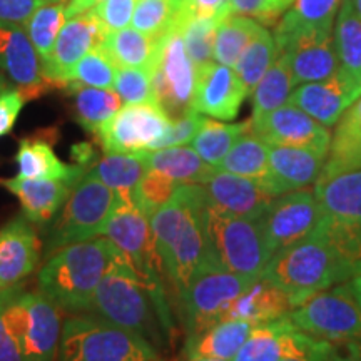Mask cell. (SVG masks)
Instances as JSON below:
<instances>
[{
  "label": "cell",
  "mask_w": 361,
  "mask_h": 361,
  "mask_svg": "<svg viewBox=\"0 0 361 361\" xmlns=\"http://www.w3.org/2000/svg\"><path fill=\"white\" fill-rule=\"evenodd\" d=\"M255 326L256 324L243 319H224L202 333L186 336L184 360L211 358L233 361Z\"/></svg>",
  "instance_id": "f1b7e54d"
},
{
  "label": "cell",
  "mask_w": 361,
  "mask_h": 361,
  "mask_svg": "<svg viewBox=\"0 0 361 361\" xmlns=\"http://www.w3.org/2000/svg\"><path fill=\"white\" fill-rule=\"evenodd\" d=\"M99 2H102V0H69V4L66 6V19L78 16L80 12L90 11Z\"/></svg>",
  "instance_id": "680465c9"
},
{
  "label": "cell",
  "mask_w": 361,
  "mask_h": 361,
  "mask_svg": "<svg viewBox=\"0 0 361 361\" xmlns=\"http://www.w3.org/2000/svg\"><path fill=\"white\" fill-rule=\"evenodd\" d=\"M261 278L281 288L293 310L316 293L351 279L335 251L316 233L271 256Z\"/></svg>",
  "instance_id": "277c9868"
},
{
  "label": "cell",
  "mask_w": 361,
  "mask_h": 361,
  "mask_svg": "<svg viewBox=\"0 0 361 361\" xmlns=\"http://www.w3.org/2000/svg\"><path fill=\"white\" fill-rule=\"evenodd\" d=\"M56 361H162V356L137 333L94 313H78L62 323Z\"/></svg>",
  "instance_id": "8992f818"
},
{
  "label": "cell",
  "mask_w": 361,
  "mask_h": 361,
  "mask_svg": "<svg viewBox=\"0 0 361 361\" xmlns=\"http://www.w3.org/2000/svg\"><path fill=\"white\" fill-rule=\"evenodd\" d=\"M152 92L171 119L191 111L196 85V66L188 56L180 32V22L157 40V51L151 67Z\"/></svg>",
  "instance_id": "7c38bea8"
},
{
  "label": "cell",
  "mask_w": 361,
  "mask_h": 361,
  "mask_svg": "<svg viewBox=\"0 0 361 361\" xmlns=\"http://www.w3.org/2000/svg\"><path fill=\"white\" fill-rule=\"evenodd\" d=\"M341 0H295L274 29V40L298 34L333 32Z\"/></svg>",
  "instance_id": "4dcf8cb0"
},
{
  "label": "cell",
  "mask_w": 361,
  "mask_h": 361,
  "mask_svg": "<svg viewBox=\"0 0 361 361\" xmlns=\"http://www.w3.org/2000/svg\"><path fill=\"white\" fill-rule=\"evenodd\" d=\"M40 261V239L24 214L0 229V291L20 284Z\"/></svg>",
  "instance_id": "d4e9b609"
},
{
  "label": "cell",
  "mask_w": 361,
  "mask_h": 361,
  "mask_svg": "<svg viewBox=\"0 0 361 361\" xmlns=\"http://www.w3.org/2000/svg\"><path fill=\"white\" fill-rule=\"evenodd\" d=\"M207 204L247 219H259L276 196L263 180L216 169L201 184Z\"/></svg>",
  "instance_id": "44dd1931"
},
{
  "label": "cell",
  "mask_w": 361,
  "mask_h": 361,
  "mask_svg": "<svg viewBox=\"0 0 361 361\" xmlns=\"http://www.w3.org/2000/svg\"><path fill=\"white\" fill-rule=\"evenodd\" d=\"M247 94L246 85L233 67L213 61L196 69L191 109L213 119L233 121Z\"/></svg>",
  "instance_id": "ffe728a7"
},
{
  "label": "cell",
  "mask_w": 361,
  "mask_h": 361,
  "mask_svg": "<svg viewBox=\"0 0 361 361\" xmlns=\"http://www.w3.org/2000/svg\"><path fill=\"white\" fill-rule=\"evenodd\" d=\"M204 116L200 114L196 111H188L186 114L176 117L171 121V126L162 137L154 144L152 151L162 147H174V146H188L189 142H192L194 135L197 134V130L201 129Z\"/></svg>",
  "instance_id": "c3c4849f"
},
{
  "label": "cell",
  "mask_w": 361,
  "mask_h": 361,
  "mask_svg": "<svg viewBox=\"0 0 361 361\" xmlns=\"http://www.w3.org/2000/svg\"><path fill=\"white\" fill-rule=\"evenodd\" d=\"M206 202L201 184H180L174 196L149 218L162 271L178 293L211 255L202 223Z\"/></svg>",
  "instance_id": "7a4b0ae2"
},
{
  "label": "cell",
  "mask_w": 361,
  "mask_h": 361,
  "mask_svg": "<svg viewBox=\"0 0 361 361\" xmlns=\"http://www.w3.org/2000/svg\"><path fill=\"white\" fill-rule=\"evenodd\" d=\"M146 171V152H106V156L97 159L85 176L101 180L117 194H133Z\"/></svg>",
  "instance_id": "d6a6232c"
},
{
  "label": "cell",
  "mask_w": 361,
  "mask_h": 361,
  "mask_svg": "<svg viewBox=\"0 0 361 361\" xmlns=\"http://www.w3.org/2000/svg\"><path fill=\"white\" fill-rule=\"evenodd\" d=\"M328 154L301 147L269 146V169L264 184L273 196L298 191L314 184Z\"/></svg>",
  "instance_id": "484cf974"
},
{
  "label": "cell",
  "mask_w": 361,
  "mask_h": 361,
  "mask_svg": "<svg viewBox=\"0 0 361 361\" xmlns=\"http://www.w3.org/2000/svg\"><path fill=\"white\" fill-rule=\"evenodd\" d=\"M207 246L226 269L258 281L271 259L258 219L228 213L206 202L202 213Z\"/></svg>",
  "instance_id": "ba28073f"
},
{
  "label": "cell",
  "mask_w": 361,
  "mask_h": 361,
  "mask_svg": "<svg viewBox=\"0 0 361 361\" xmlns=\"http://www.w3.org/2000/svg\"><path fill=\"white\" fill-rule=\"evenodd\" d=\"M66 22V4H44L34 12V16L27 20V34L32 40L35 51H37L42 67L47 64L52 56V49L56 45L57 35L61 32Z\"/></svg>",
  "instance_id": "b9f144b4"
},
{
  "label": "cell",
  "mask_w": 361,
  "mask_h": 361,
  "mask_svg": "<svg viewBox=\"0 0 361 361\" xmlns=\"http://www.w3.org/2000/svg\"><path fill=\"white\" fill-rule=\"evenodd\" d=\"M351 6H353V8L356 11V13L361 17V0H350Z\"/></svg>",
  "instance_id": "03108f58"
},
{
  "label": "cell",
  "mask_w": 361,
  "mask_h": 361,
  "mask_svg": "<svg viewBox=\"0 0 361 361\" xmlns=\"http://www.w3.org/2000/svg\"><path fill=\"white\" fill-rule=\"evenodd\" d=\"M102 234L111 239L142 274L152 279H161L162 266L151 223L147 216L135 206L133 194H117L116 206Z\"/></svg>",
  "instance_id": "9a60e30c"
},
{
  "label": "cell",
  "mask_w": 361,
  "mask_h": 361,
  "mask_svg": "<svg viewBox=\"0 0 361 361\" xmlns=\"http://www.w3.org/2000/svg\"><path fill=\"white\" fill-rule=\"evenodd\" d=\"M171 117L156 101L126 104L96 133L106 152L135 154L152 151L154 144L168 133Z\"/></svg>",
  "instance_id": "4fadbf2b"
},
{
  "label": "cell",
  "mask_w": 361,
  "mask_h": 361,
  "mask_svg": "<svg viewBox=\"0 0 361 361\" xmlns=\"http://www.w3.org/2000/svg\"><path fill=\"white\" fill-rule=\"evenodd\" d=\"M252 283H256L255 279L226 269L211 252L188 286L178 293L188 336L223 322L228 306Z\"/></svg>",
  "instance_id": "9c48e42d"
},
{
  "label": "cell",
  "mask_w": 361,
  "mask_h": 361,
  "mask_svg": "<svg viewBox=\"0 0 361 361\" xmlns=\"http://www.w3.org/2000/svg\"><path fill=\"white\" fill-rule=\"evenodd\" d=\"M314 341L316 338L296 328L286 314L273 322L256 324L233 361H284L303 353Z\"/></svg>",
  "instance_id": "603a6c76"
},
{
  "label": "cell",
  "mask_w": 361,
  "mask_h": 361,
  "mask_svg": "<svg viewBox=\"0 0 361 361\" xmlns=\"http://www.w3.org/2000/svg\"><path fill=\"white\" fill-rule=\"evenodd\" d=\"M261 29L259 22L245 16H228L219 22L214 40V61L234 67L241 54Z\"/></svg>",
  "instance_id": "f35d334b"
},
{
  "label": "cell",
  "mask_w": 361,
  "mask_h": 361,
  "mask_svg": "<svg viewBox=\"0 0 361 361\" xmlns=\"http://www.w3.org/2000/svg\"><path fill=\"white\" fill-rule=\"evenodd\" d=\"M218 169L264 183L269 169V144L252 133V129L246 130L229 149Z\"/></svg>",
  "instance_id": "8d00e7d4"
},
{
  "label": "cell",
  "mask_w": 361,
  "mask_h": 361,
  "mask_svg": "<svg viewBox=\"0 0 361 361\" xmlns=\"http://www.w3.org/2000/svg\"><path fill=\"white\" fill-rule=\"evenodd\" d=\"M219 22L216 19L180 20L184 45L196 69L214 61V40Z\"/></svg>",
  "instance_id": "f6af8a7d"
},
{
  "label": "cell",
  "mask_w": 361,
  "mask_h": 361,
  "mask_svg": "<svg viewBox=\"0 0 361 361\" xmlns=\"http://www.w3.org/2000/svg\"><path fill=\"white\" fill-rule=\"evenodd\" d=\"M0 314L19 341L25 361L57 360L62 318L47 296L16 284L0 291Z\"/></svg>",
  "instance_id": "52a82bcc"
},
{
  "label": "cell",
  "mask_w": 361,
  "mask_h": 361,
  "mask_svg": "<svg viewBox=\"0 0 361 361\" xmlns=\"http://www.w3.org/2000/svg\"><path fill=\"white\" fill-rule=\"evenodd\" d=\"M346 351L351 355L355 361H361V341L346 343Z\"/></svg>",
  "instance_id": "91938a15"
},
{
  "label": "cell",
  "mask_w": 361,
  "mask_h": 361,
  "mask_svg": "<svg viewBox=\"0 0 361 361\" xmlns=\"http://www.w3.org/2000/svg\"><path fill=\"white\" fill-rule=\"evenodd\" d=\"M251 129V121L238 124L219 123V121L204 117L201 129L192 139V149L201 156V159L218 169L221 161L228 154L234 142L241 137L246 130Z\"/></svg>",
  "instance_id": "74e56055"
},
{
  "label": "cell",
  "mask_w": 361,
  "mask_h": 361,
  "mask_svg": "<svg viewBox=\"0 0 361 361\" xmlns=\"http://www.w3.org/2000/svg\"><path fill=\"white\" fill-rule=\"evenodd\" d=\"M116 200V191L101 180L84 176L49 229L44 243L45 259L62 247L90 241L102 234Z\"/></svg>",
  "instance_id": "30bf717a"
},
{
  "label": "cell",
  "mask_w": 361,
  "mask_h": 361,
  "mask_svg": "<svg viewBox=\"0 0 361 361\" xmlns=\"http://www.w3.org/2000/svg\"><path fill=\"white\" fill-rule=\"evenodd\" d=\"M293 2H295V0H273V6L283 16L284 11H288V8L293 6Z\"/></svg>",
  "instance_id": "6125c7cd"
},
{
  "label": "cell",
  "mask_w": 361,
  "mask_h": 361,
  "mask_svg": "<svg viewBox=\"0 0 361 361\" xmlns=\"http://www.w3.org/2000/svg\"><path fill=\"white\" fill-rule=\"evenodd\" d=\"M171 2V6H173L176 11H178L179 13L183 12V7H184V2H186V0H169Z\"/></svg>",
  "instance_id": "e7e4bbea"
},
{
  "label": "cell",
  "mask_w": 361,
  "mask_h": 361,
  "mask_svg": "<svg viewBox=\"0 0 361 361\" xmlns=\"http://www.w3.org/2000/svg\"><path fill=\"white\" fill-rule=\"evenodd\" d=\"M72 159L75 161V164L82 166V168L90 169L96 164V151H94L92 144L89 142H80L72 146Z\"/></svg>",
  "instance_id": "6f0895ef"
},
{
  "label": "cell",
  "mask_w": 361,
  "mask_h": 361,
  "mask_svg": "<svg viewBox=\"0 0 361 361\" xmlns=\"http://www.w3.org/2000/svg\"><path fill=\"white\" fill-rule=\"evenodd\" d=\"M146 164L147 169L159 171L180 184H202L216 171L189 146L146 151Z\"/></svg>",
  "instance_id": "1f68e13d"
},
{
  "label": "cell",
  "mask_w": 361,
  "mask_h": 361,
  "mask_svg": "<svg viewBox=\"0 0 361 361\" xmlns=\"http://www.w3.org/2000/svg\"><path fill=\"white\" fill-rule=\"evenodd\" d=\"M291 311L290 296L281 288L261 278L228 306L224 319H243L252 324H261L290 314Z\"/></svg>",
  "instance_id": "4316f807"
},
{
  "label": "cell",
  "mask_w": 361,
  "mask_h": 361,
  "mask_svg": "<svg viewBox=\"0 0 361 361\" xmlns=\"http://www.w3.org/2000/svg\"><path fill=\"white\" fill-rule=\"evenodd\" d=\"M25 104V97L17 87L8 85L6 78L0 80V137L7 135L16 126L22 107Z\"/></svg>",
  "instance_id": "f907efd6"
},
{
  "label": "cell",
  "mask_w": 361,
  "mask_h": 361,
  "mask_svg": "<svg viewBox=\"0 0 361 361\" xmlns=\"http://www.w3.org/2000/svg\"><path fill=\"white\" fill-rule=\"evenodd\" d=\"M333 350H335V346L329 341L316 340L303 353L290 356V358H286L284 361H329Z\"/></svg>",
  "instance_id": "9f6ffc18"
},
{
  "label": "cell",
  "mask_w": 361,
  "mask_h": 361,
  "mask_svg": "<svg viewBox=\"0 0 361 361\" xmlns=\"http://www.w3.org/2000/svg\"><path fill=\"white\" fill-rule=\"evenodd\" d=\"M0 71L16 84L25 101L56 87L44 75L42 61L20 24L0 20Z\"/></svg>",
  "instance_id": "e0dca14e"
},
{
  "label": "cell",
  "mask_w": 361,
  "mask_h": 361,
  "mask_svg": "<svg viewBox=\"0 0 361 361\" xmlns=\"http://www.w3.org/2000/svg\"><path fill=\"white\" fill-rule=\"evenodd\" d=\"M184 361H224V360H211V358H197V360H184Z\"/></svg>",
  "instance_id": "003e7915"
},
{
  "label": "cell",
  "mask_w": 361,
  "mask_h": 361,
  "mask_svg": "<svg viewBox=\"0 0 361 361\" xmlns=\"http://www.w3.org/2000/svg\"><path fill=\"white\" fill-rule=\"evenodd\" d=\"M329 361H355L353 358H351V355L346 351V353H341V351H338L336 348L333 350L331 353V358H329Z\"/></svg>",
  "instance_id": "be15d7a7"
},
{
  "label": "cell",
  "mask_w": 361,
  "mask_h": 361,
  "mask_svg": "<svg viewBox=\"0 0 361 361\" xmlns=\"http://www.w3.org/2000/svg\"><path fill=\"white\" fill-rule=\"evenodd\" d=\"M180 22V13L169 0H139L130 24L135 30L159 39Z\"/></svg>",
  "instance_id": "7bdbcfd3"
},
{
  "label": "cell",
  "mask_w": 361,
  "mask_h": 361,
  "mask_svg": "<svg viewBox=\"0 0 361 361\" xmlns=\"http://www.w3.org/2000/svg\"><path fill=\"white\" fill-rule=\"evenodd\" d=\"M180 183L159 171L147 169L142 179L133 191V200L135 206L142 211L147 218H151L157 209L168 202L174 196Z\"/></svg>",
  "instance_id": "bcb514c9"
},
{
  "label": "cell",
  "mask_w": 361,
  "mask_h": 361,
  "mask_svg": "<svg viewBox=\"0 0 361 361\" xmlns=\"http://www.w3.org/2000/svg\"><path fill=\"white\" fill-rule=\"evenodd\" d=\"M306 335L324 341H361V306L350 283L316 293L288 314Z\"/></svg>",
  "instance_id": "8fae6325"
},
{
  "label": "cell",
  "mask_w": 361,
  "mask_h": 361,
  "mask_svg": "<svg viewBox=\"0 0 361 361\" xmlns=\"http://www.w3.org/2000/svg\"><path fill=\"white\" fill-rule=\"evenodd\" d=\"M47 0H0V20L13 24H27L39 7Z\"/></svg>",
  "instance_id": "db71d44e"
},
{
  "label": "cell",
  "mask_w": 361,
  "mask_h": 361,
  "mask_svg": "<svg viewBox=\"0 0 361 361\" xmlns=\"http://www.w3.org/2000/svg\"><path fill=\"white\" fill-rule=\"evenodd\" d=\"M87 313L137 333L157 350L173 329L161 279L142 274L123 251L99 283Z\"/></svg>",
  "instance_id": "6da1fadb"
},
{
  "label": "cell",
  "mask_w": 361,
  "mask_h": 361,
  "mask_svg": "<svg viewBox=\"0 0 361 361\" xmlns=\"http://www.w3.org/2000/svg\"><path fill=\"white\" fill-rule=\"evenodd\" d=\"M229 16L251 17L261 25L269 27L278 22L281 13L273 6V0H229Z\"/></svg>",
  "instance_id": "816d5d0a"
},
{
  "label": "cell",
  "mask_w": 361,
  "mask_h": 361,
  "mask_svg": "<svg viewBox=\"0 0 361 361\" xmlns=\"http://www.w3.org/2000/svg\"><path fill=\"white\" fill-rule=\"evenodd\" d=\"M356 169H361V97L345 111L336 123L326 162L318 180Z\"/></svg>",
  "instance_id": "83f0119b"
},
{
  "label": "cell",
  "mask_w": 361,
  "mask_h": 361,
  "mask_svg": "<svg viewBox=\"0 0 361 361\" xmlns=\"http://www.w3.org/2000/svg\"><path fill=\"white\" fill-rule=\"evenodd\" d=\"M229 16V0H186L180 20L216 19L223 20Z\"/></svg>",
  "instance_id": "f5cc1de1"
},
{
  "label": "cell",
  "mask_w": 361,
  "mask_h": 361,
  "mask_svg": "<svg viewBox=\"0 0 361 361\" xmlns=\"http://www.w3.org/2000/svg\"><path fill=\"white\" fill-rule=\"evenodd\" d=\"M278 52L286 54L295 84L318 82L340 67L333 32L298 34L276 40Z\"/></svg>",
  "instance_id": "7402d4cb"
},
{
  "label": "cell",
  "mask_w": 361,
  "mask_h": 361,
  "mask_svg": "<svg viewBox=\"0 0 361 361\" xmlns=\"http://www.w3.org/2000/svg\"><path fill=\"white\" fill-rule=\"evenodd\" d=\"M314 196L322 209L316 234L348 271L361 274V169L314 183ZM350 279V281H351Z\"/></svg>",
  "instance_id": "5b68a950"
},
{
  "label": "cell",
  "mask_w": 361,
  "mask_h": 361,
  "mask_svg": "<svg viewBox=\"0 0 361 361\" xmlns=\"http://www.w3.org/2000/svg\"><path fill=\"white\" fill-rule=\"evenodd\" d=\"M0 361H25L22 356L19 341L12 335L0 314Z\"/></svg>",
  "instance_id": "11a10c76"
},
{
  "label": "cell",
  "mask_w": 361,
  "mask_h": 361,
  "mask_svg": "<svg viewBox=\"0 0 361 361\" xmlns=\"http://www.w3.org/2000/svg\"><path fill=\"white\" fill-rule=\"evenodd\" d=\"M137 0H102L92 11L106 27L107 32L126 29L133 20Z\"/></svg>",
  "instance_id": "681fc988"
},
{
  "label": "cell",
  "mask_w": 361,
  "mask_h": 361,
  "mask_svg": "<svg viewBox=\"0 0 361 361\" xmlns=\"http://www.w3.org/2000/svg\"><path fill=\"white\" fill-rule=\"evenodd\" d=\"M117 67L102 45L92 49L80 59L72 69L67 85H84V87L114 89Z\"/></svg>",
  "instance_id": "ee69618b"
},
{
  "label": "cell",
  "mask_w": 361,
  "mask_h": 361,
  "mask_svg": "<svg viewBox=\"0 0 361 361\" xmlns=\"http://www.w3.org/2000/svg\"><path fill=\"white\" fill-rule=\"evenodd\" d=\"M295 79L288 62L286 54L278 52L276 61L266 71V74L251 90L252 101V117H259L268 112L278 109L290 102L293 87H295Z\"/></svg>",
  "instance_id": "e575fe53"
},
{
  "label": "cell",
  "mask_w": 361,
  "mask_h": 361,
  "mask_svg": "<svg viewBox=\"0 0 361 361\" xmlns=\"http://www.w3.org/2000/svg\"><path fill=\"white\" fill-rule=\"evenodd\" d=\"M114 90L126 104L156 101L152 92L151 71L141 67H117Z\"/></svg>",
  "instance_id": "7dc6e473"
},
{
  "label": "cell",
  "mask_w": 361,
  "mask_h": 361,
  "mask_svg": "<svg viewBox=\"0 0 361 361\" xmlns=\"http://www.w3.org/2000/svg\"><path fill=\"white\" fill-rule=\"evenodd\" d=\"M85 174L87 171H79L62 179H25L16 176V178L0 180V186L17 196V200L20 201L22 213L30 223L45 224L66 204L67 197Z\"/></svg>",
  "instance_id": "cb8c5ba5"
},
{
  "label": "cell",
  "mask_w": 361,
  "mask_h": 361,
  "mask_svg": "<svg viewBox=\"0 0 361 361\" xmlns=\"http://www.w3.org/2000/svg\"><path fill=\"white\" fill-rule=\"evenodd\" d=\"M157 40L159 39L149 37L134 27H126L107 32L102 47L116 67H141L151 71L157 51Z\"/></svg>",
  "instance_id": "836d02e7"
},
{
  "label": "cell",
  "mask_w": 361,
  "mask_h": 361,
  "mask_svg": "<svg viewBox=\"0 0 361 361\" xmlns=\"http://www.w3.org/2000/svg\"><path fill=\"white\" fill-rule=\"evenodd\" d=\"M350 286H351V290H353L356 300H358V303L361 306V274L360 276H355L353 279H351Z\"/></svg>",
  "instance_id": "94428289"
},
{
  "label": "cell",
  "mask_w": 361,
  "mask_h": 361,
  "mask_svg": "<svg viewBox=\"0 0 361 361\" xmlns=\"http://www.w3.org/2000/svg\"><path fill=\"white\" fill-rule=\"evenodd\" d=\"M333 40L340 67L361 78V17L350 0H341L333 27Z\"/></svg>",
  "instance_id": "ab89813d"
},
{
  "label": "cell",
  "mask_w": 361,
  "mask_h": 361,
  "mask_svg": "<svg viewBox=\"0 0 361 361\" xmlns=\"http://www.w3.org/2000/svg\"><path fill=\"white\" fill-rule=\"evenodd\" d=\"M360 97V75L338 67L335 74L326 79L301 84L291 92L290 102L318 121L319 124L331 128Z\"/></svg>",
  "instance_id": "d6986e66"
},
{
  "label": "cell",
  "mask_w": 361,
  "mask_h": 361,
  "mask_svg": "<svg viewBox=\"0 0 361 361\" xmlns=\"http://www.w3.org/2000/svg\"><path fill=\"white\" fill-rule=\"evenodd\" d=\"M54 134V133H52ZM52 134L30 135L20 139L17 149L16 162L19 168V178L25 179H62L79 173L89 171L82 166H66L59 159L52 146Z\"/></svg>",
  "instance_id": "f546056e"
},
{
  "label": "cell",
  "mask_w": 361,
  "mask_h": 361,
  "mask_svg": "<svg viewBox=\"0 0 361 361\" xmlns=\"http://www.w3.org/2000/svg\"><path fill=\"white\" fill-rule=\"evenodd\" d=\"M121 250L111 239L94 238L62 247L39 271L37 290L61 311L87 313L92 298Z\"/></svg>",
  "instance_id": "3957f363"
},
{
  "label": "cell",
  "mask_w": 361,
  "mask_h": 361,
  "mask_svg": "<svg viewBox=\"0 0 361 361\" xmlns=\"http://www.w3.org/2000/svg\"><path fill=\"white\" fill-rule=\"evenodd\" d=\"M106 34V27L92 8L69 17L57 35L51 59L42 67L45 78L56 87H67L69 75L75 64L85 54L102 45Z\"/></svg>",
  "instance_id": "ac0fdd59"
},
{
  "label": "cell",
  "mask_w": 361,
  "mask_h": 361,
  "mask_svg": "<svg viewBox=\"0 0 361 361\" xmlns=\"http://www.w3.org/2000/svg\"><path fill=\"white\" fill-rule=\"evenodd\" d=\"M322 209L314 192L305 189L274 197L258 219L269 256L310 238L318 228Z\"/></svg>",
  "instance_id": "5bb4252c"
},
{
  "label": "cell",
  "mask_w": 361,
  "mask_h": 361,
  "mask_svg": "<svg viewBox=\"0 0 361 361\" xmlns=\"http://www.w3.org/2000/svg\"><path fill=\"white\" fill-rule=\"evenodd\" d=\"M276 57L278 45L274 35L264 25H261L258 34L255 35V39L251 40L233 67L239 79L243 80V84L246 85L247 92L251 94V90L256 87V84L266 74V71L273 66Z\"/></svg>",
  "instance_id": "60d3db41"
},
{
  "label": "cell",
  "mask_w": 361,
  "mask_h": 361,
  "mask_svg": "<svg viewBox=\"0 0 361 361\" xmlns=\"http://www.w3.org/2000/svg\"><path fill=\"white\" fill-rule=\"evenodd\" d=\"M74 96L75 119L80 128L96 135L99 128L111 119L123 107V99L114 89L84 87V85H67Z\"/></svg>",
  "instance_id": "d590c367"
},
{
  "label": "cell",
  "mask_w": 361,
  "mask_h": 361,
  "mask_svg": "<svg viewBox=\"0 0 361 361\" xmlns=\"http://www.w3.org/2000/svg\"><path fill=\"white\" fill-rule=\"evenodd\" d=\"M251 129L269 146L311 149L328 154L331 144L326 126L319 124L291 102L251 119Z\"/></svg>",
  "instance_id": "2e32d148"
}]
</instances>
